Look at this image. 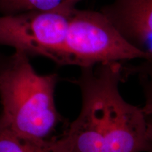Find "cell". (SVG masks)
Masks as SVG:
<instances>
[{"instance_id":"1","label":"cell","mask_w":152,"mask_h":152,"mask_svg":"<svg viewBox=\"0 0 152 152\" xmlns=\"http://www.w3.org/2000/svg\"><path fill=\"white\" fill-rule=\"evenodd\" d=\"M123 63L80 68V111L64 133L72 152H149L147 118L123 98Z\"/></svg>"},{"instance_id":"8","label":"cell","mask_w":152,"mask_h":152,"mask_svg":"<svg viewBox=\"0 0 152 152\" xmlns=\"http://www.w3.org/2000/svg\"><path fill=\"white\" fill-rule=\"evenodd\" d=\"M125 75H137L144 95L142 109L147 117H152V60L145 61L138 66H124Z\"/></svg>"},{"instance_id":"2","label":"cell","mask_w":152,"mask_h":152,"mask_svg":"<svg viewBox=\"0 0 152 152\" xmlns=\"http://www.w3.org/2000/svg\"><path fill=\"white\" fill-rule=\"evenodd\" d=\"M58 81V74H39L30 56L14 51L7 57L0 73V121L24 137L52 138L62 121L54 99Z\"/></svg>"},{"instance_id":"3","label":"cell","mask_w":152,"mask_h":152,"mask_svg":"<svg viewBox=\"0 0 152 152\" xmlns=\"http://www.w3.org/2000/svg\"><path fill=\"white\" fill-rule=\"evenodd\" d=\"M152 60V53L134 47L101 11L75 8L57 65L91 67L99 64Z\"/></svg>"},{"instance_id":"9","label":"cell","mask_w":152,"mask_h":152,"mask_svg":"<svg viewBox=\"0 0 152 152\" xmlns=\"http://www.w3.org/2000/svg\"><path fill=\"white\" fill-rule=\"evenodd\" d=\"M148 122V138H149L150 150L152 152V117H147Z\"/></svg>"},{"instance_id":"7","label":"cell","mask_w":152,"mask_h":152,"mask_svg":"<svg viewBox=\"0 0 152 152\" xmlns=\"http://www.w3.org/2000/svg\"><path fill=\"white\" fill-rule=\"evenodd\" d=\"M83 0H0V15H13L28 11L71 13Z\"/></svg>"},{"instance_id":"10","label":"cell","mask_w":152,"mask_h":152,"mask_svg":"<svg viewBox=\"0 0 152 152\" xmlns=\"http://www.w3.org/2000/svg\"><path fill=\"white\" fill-rule=\"evenodd\" d=\"M8 56H4L2 54L0 53V73H1V70H2V68L4 65L6 61H7V58Z\"/></svg>"},{"instance_id":"5","label":"cell","mask_w":152,"mask_h":152,"mask_svg":"<svg viewBox=\"0 0 152 152\" xmlns=\"http://www.w3.org/2000/svg\"><path fill=\"white\" fill-rule=\"evenodd\" d=\"M100 11L129 42L145 51L152 40V0H112Z\"/></svg>"},{"instance_id":"4","label":"cell","mask_w":152,"mask_h":152,"mask_svg":"<svg viewBox=\"0 0 152 152\" xmlns=\"http://www.w3.org/2000/svg\"><path fill=\"white\" fill-rule=\"evenodd\" d=\"M71 13L28 11L0 15V45L58 64Z\"/></svg>"},{"instance_id":"6","label":"cell","mask_w":152,"mask_h":152,"mask_svg":"<svg viewBox=\"0 0 152 152\" xmlns=\"http://www.w3.org/2000/svg\"><path fill=\"white\" fill-rule=\"evenodd\" d=\"M0 152H72L63 134L59 137L35 140L14 133L0 121Z\"/></svg>"}]
</instances>
